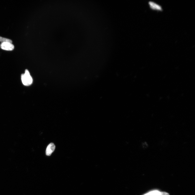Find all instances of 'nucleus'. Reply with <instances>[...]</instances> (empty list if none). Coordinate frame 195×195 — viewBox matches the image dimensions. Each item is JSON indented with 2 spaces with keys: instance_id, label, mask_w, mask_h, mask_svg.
<instances>
[{
  "instance_id": "1",
  "label": "nucleus",
  "mask_w": 195,
  "mask_h": 195,
  "mask_svg": "<svg viewBox=\"0 0 195 195\" xmlns=\"http://www.w3.org/2000/svg\"><path fill=\"white\" fill-rule=\"evenodd\" d=\"M21 79L22 84L25 86H29L32 83V78L27 70H26L25 73L22 75Z\"/></svg>"
},
{
  "instance_id": "2",
  "label": "nucleus",
  "mask_w": 195,
  "mask_h": 195,
  "mask_svg": "<svg viewBox=\"0 0 195 195\" xmlns=\"http://www.w3.org/2000/svg\"><path fill=\"white\" fill-rule=\"evenodd\" d=\"M0 47L2 49L8 51H12L14 49V46L12 43L8 42H3L1 44Z\"/></svg>"
},
{
  "instance_id": "3",
  "label": "nucleus",
  "mask_w": 195,
  "mask_h": 195,
  "mask_svg": "<svg viewBox=\"0 0 195 195\" xmlns=\"http://www.w3.org/2000/svg\"><path fill=\"white\" fill-rule=\"evenodd\" d=\"M149 5L150 8L152 10L157 11H162V8L161 5L153 1H150Z\"/></svg>"
},
{
  "instance_id": "4",
  "label": "nucleus",
  "mask_w": 195,
  "mask_h": 195,
  "mask_svg": "<svg viewBox=\"0 0 195 195\" xmlns=\"http://www.w3.org/2000/svg\"><path fill=\"white\" fill-rule=\"evenodd\" d=\"M55 146L53 143L50 144L47 147L46 151V155L47 156H50L55 151Z\"/></svg>"
},
{
  "instance_id": "5",
  "label": "nucleus",
  "mask_w": 195,
  "mask_h": 195,
  "mask_svg": "<svg viewBox=\"0 0 195 195\" xmlns=\"http://www.w3.org/2000/svg\"><path fill=\"white\" fill-rule=\"evenodd\" d=\"M144 195H161V192L158 191H154L148 193Z\"/></svg>"
},
{
  "instance_id": "6",
  "label": "nucleus",
  "mask_w": 195,
  "mask_h": 195,
  "mask_svg": "<svg viewBox=\"0 0 195 195\" xmlns=\"http://www.w3.org/2000/svg\"><path fill=\"white\" fill-rule=\"evenodd\" d=\"M0 42H8L11 43H12V41L10 39H7L0 36Z\"/></svg>"
},
{
  "instance_id": "7",
  "label": "nucleus",
  "mask_w": 195,
  "mask_h": 195,
  "mask_svg": "<svg viewBox=\"0 0 195 195\" xmlns=\"http://www.w3.org/2000/svg\"><path fill=\"white\" fill-rule=\"evenodd\" d=\"M161 195H169L168 193L165 192H161Z\"/></svg>"
}]
</instances>
